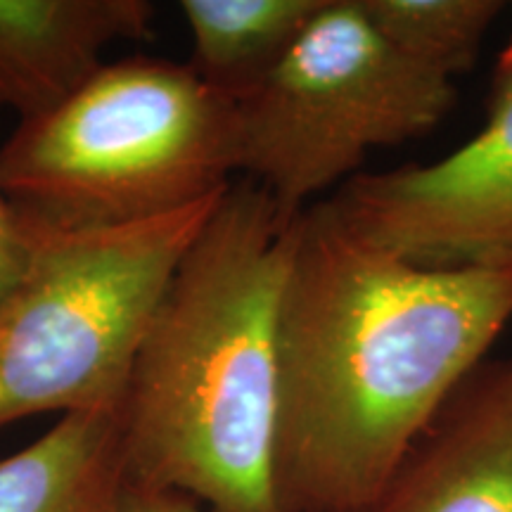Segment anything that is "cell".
I'll use <instances>...</instances> for the list:
<instances>
[{
  "instance_id": "obj_1",
  "label": "cell",
  "mask_w": 512,
  "mask_h": 512,
  "mask_svg": "<svg viewBox=\"0 0 512 512\" xmlns=\"http://www.w3.org/2000/svg\"><path fill=\"white\" fill-rule=\"evenodd\" d=\"M510 318L512 268L411 264L306 207L278 306L283 512L361 510Z\"/></svg>"
},
{
  "instance_id": "obj_2",
  "label": "cell",
  "mask_w": 512,
  "mask_h": 512,
  "mask_svg": "<svg viewBox=\"0 0 512 512\" xmlns=\"http://www.w3.org/2000/svg\"><path fill=\"white\" fill-rule=\"evenodd\" d=\"M294 219L245 178L185 252L121 401L128 486L178 491L207 512H283L278 306Z\"/></svg>"
},
{
  "instance_id": "obj_3",
  "label": "cell",
  "mask_w": 512,
  "mask_h": 512,
  "mask_svg": "<svg viewBox=\"0 0 512 512\" xmlns=\"http://www.w3.org/2000/svg\"><path fill=\"white\" fill-rule=\"evenodd\" d=\"M238 174L235 100L190 64L105 62L0 147V190L36 226L138 223L230 188Z\"/></svg>"
},
{
  "instance_id": "obj_4",
  "label": "cell",
  "mask_w": 512,
  "mask_h": 512,
  "mask_svg": "<svg viewBox=\"0 0 512 512\" xmlns=\"http://www.w3.org/2000/svg\"><path fill=\"white\" fill-rule=\"evenodd\" d=\"M223 195L126 226L34 223V266L0 313V430L124 401L147 325Z\"/></svg>"
},
{
  "instance_id": "obj_5",
  "label": "cell",
  "mask_w": 512,
  "mask_h": 512,
  "mask_svg": "<svg viewBox=\"0 0 512 512\" xmlns=\"http://www.w3.org/2000/svg\"><path fill=\"white\" fill-rule=\"evenodd\" d=\"M453 105V79L389 46L358 0H323L283 62L235 98L238 174L294 219L370 152L427 136Z\"/></svg>"
},
{
  "instance_id": "obj_6",
  "label": "cell",
  "mask_w": 512,
  "mask_h": 512,
  "mask_svg": "<svg viewBox=\"0 0 512 512\" xmlns=\"http://www.w3.org/2000/svg\"><path fill=\"white\" fill-rule=\"evenodd\" d=\"M361 238L425 268H512V46L482 131L430 164L358 174L328 197Z\"/></svg>"
},
{
  "instance_id": "obj_7",
  "label": "cell",
  "mask_w": 512,
  "mask_h": 512,
  "mask_svg": "<svg viewBox=\"0 0 512 512\" xmlns=\"http://www.w3.org/2000/svg\"><path fill=\"white\" fill-rule=\"evenodd\" d=\"M356 512H512V361L479 363Z\"/></svg>"
},
{
  "instance_id": "obj_8",
  "label": "cell",
  "mask_w": 512,
  "mask_h": 512,
  "mask_svg": "<svg viewBox=\"0 0 512 512\" xmlns=\"http://www.w3.org/2000/svg\"><path fill=\"white\" fill-rule=\"evenodd\" d=\"M147 0H0V110L48 112L102 67L117 41L150 36Z\"/></svg>"
},
{
  "instance_id": "obj_9",
  "label": "cell",
  "mask_w": 512,
  "mask_h": 512,
  "mask_svg": "<svg viewBox=\"0 0 512 512\" xmlns=\"http://www.w3.org/2000/svg\"><path fill=\"white\" fill-rule=\"evenodd\" d=\"M126 486L121 403L60 415L0 460V512H117Z\"/></svg>"
},
{
  "instance_id": "obj_10",
  "label": "cell",
  "mask_w": 512,
  "mask_h": 512,
  "mask_svg": "<svg viewBox=\"0 0 512 512\" xmlns=\"http://www.w3.org/2000/svg\"><path fill=\"white\" fill-rule=\"evenodd\" d=\"M323 0H183L190 67L211 88L240 98L283 62Z\"/></svg>"
},
{
  "instance_id": "obj_11",
  "label": "cell",
  "mask_w": 512,
  "mask_h": 512,
  "mask_svg": "<svg viewBox=\"0 0 512 512\" xmlns=\"http://www.w3.org/2000/svg\"><path fill=\"white\" fill-rule=\"evenodd\" d=\"M384 41L411 60L456 79L470 69L486 31L501 15L498 0H358Z\"/></svg>"
},
{
  "instance_id": "obj_12",
  "label": "cell",
  "mask_w": 512,
  "mask_h": 512,
  "mask_svg": "<svg viewBox=\"0 0 512 512\" xmlns=\"http://www.w3.org/2000/svg\"><path fill=\"white\" fill-rule=\"evenodd\" d=\"M36 245V226L0 190V313L27 283Z\"/></svg>"
},
{
  "instance_id": "obj_13",
  "label": "cell",
  "mask_w": 512,
  "mask_h": 512,
  "mask_svg": "<svg viewBox=\"0 0 512 512\" xmlns=\"http://www.w3.org/2000/svg\"><path fill=\"white\" fill-rule=\"evenodd\" d=\"M117 512H207L192 498L178 491H152L126 486Z\"/></svg>"
}]
</instances>
